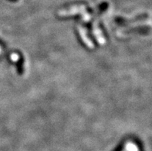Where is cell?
<instances>
[{
	"label": "cell",
	"instance_id": "7a4b0ae2",
	"mask_svg": "<svg viewBox=\"0 0 152 151\" xmlns=\"http://www.w3.org/2000/svg\"><path fill=\"white\" fill-rule=\"evenodd\" d=\"M126 150L127 151H139L137 146L133 143H131V142L126 144Z\"/></svg>",
	"mask_w": 152,
	"mask_h": 151
},
{
	"label": "cell",
	"instance_id": "3957f363",
	"mask_svg": "<svg viewBox=\"0 0 152 151\" xmlns=\"http://www.w3.org/2000/svg\"><path fill=\"white\" fill-rule=\"evenodd\" d=\"M2 53V49H1V47H0V53Z\"/></svg>",
	"mask_w": 152,
	"mask_h": 151
},
{
	"label": "cell",
	"instance_id": "6da1fadb",
	"mask_svg": "<svg viewBox=\"0 0 152 151\" xmlns=\"http://www.w3.org/2000/svg\"><path fill=\"white\" fill-rule=\"evenodd\" d=\"M79 32L81 37L83 38V41H84L85 43L87 44V46H88L90 48H93V47H94V45H93V43L91 42V41L89 39L88 37H87V36H86V31H85V29H83L82 27H81V28L79 27Z\"/></svg>",
	"mask_w": 152,
	"mask_h": 151
},
{
	"label": "cell",
	"instance_id": "277c9868",
	"mask_svg": "<svg viewBox=\"0 0 152 151\" xmlns=\"http://www.w3.org/2000/svg\"><path fill=\"white\" fill-rule=\"evenodd\" d=\"M125 151H127V150H125Z\"/></svg>",
	"mask_w": 152,
	"mask_h": 151
}]
</instances>
